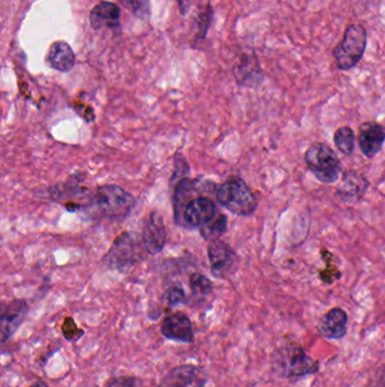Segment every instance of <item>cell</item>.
Listing matches in <instances>:
<instances>
[{
  "label": "cell",
  "instance_id": "1",
  "mask_svg": "<svg viewBox=\"0 0 385 387\" xmlns=\"http://www.w3.org/2000/svg\"><path fill=\"white\" fill-rule=\"evenodd\" d=\"M145 247L143 237L135 232H125L114 241L103 258L104 264L110 268L125 272L144 259Z\"/></svg>",
  "mask_w": 385,
  "mask_h": 387
},
{
  "label": "cell",
  "instance_id": "2",
  "mask_svg": "<svg viewBox=\"0 0 385 387\" xmlns=\"http://www.w3.org/2000/svg\"><path fill=\"white\" fill-rule=\"evenodd\" d=\"M274 369L287 378L307 376L319 371V363L309 357L299 344L285 343L274 353Z\"/></svg>",
  "mask_w": 385,
  "mask_h": 387
},
{
  "label": "cell",
  "instance_id": "3",
  "mask_svg": "<svg viewBox=\"0 0 385 387\" xmlns=\"http://www.w3.org/2000/svg\"><path fill=\"white\" fill-rule=\"evenodd\" d=\"M216 198L222 206L235 216H251L258 208V201L241 178H231L218 186Z\"/></svg>",
  "mask_w": 385,
  "mask_h": 387
},
{
  "label": "cell",
  "instance_id": "4",
  "mask_svg": "<svg viewBox=\"0 0 385 387\" xmlns=\"http://www.w3.org/2000/svg\"><path fill=\"white\" fill-rule=\"evenodd\" d=\"M367 46V32L359 24L346 28L342 42L334 49L336 65L340 71H349L359 64Z\"/></svg>",
  "mask_w": 385,
  "mask_h": 387
},
{
  "label": "cell",
  "instance_id": "5",
  "mask_svg": "<svg viewBox=\"0 0 385 387\" xmlns=\"http://www.w3.org/2000/svg\"><path fill=\"white\" fill-rule=\"evenodd\" d=\"M305 162L309 171L322 184H334L339 179L342 164L330 146L322 142L309 145L305 152Z\"/></svg>",
  "mask_w": 385,
  "mask_h": 387
},
{
  "label": "cell",
  "instance_id": "6",
  "mask_svg": "<svg viewBox=\"0 0 385 387\" xmlns=\"http://www.w3.org/2000/svg\"><path fill=\"white\" fill-rule=\"evenodd\" d=\"M94 204L101 216L119 220L131 212L136 199L119 186L106 185L94 194Z\"/></svg>",
  "mask_w": 385,
  "mask_h": 387
},
{
  "label": "cell",
  "instance_id": "7",
  "mask_svg": "<svg viewBox=\"0 0 385 387\" xmlns=\"http://www.w3.org/2000/svg\"><path fill=\"white\" fill-rule=\"evenodd\" d=\"M208 383L206 371L199 366H178L168 371L158 387H205Z\"/></svg>",
  "mask_w": 385,
  "mask_h": 387
},
{
  "label": "cell",
  "instance_id": "8",
  "mask_svg": "<svg viewBox=\"0 0 385 387\" xmlns=\"http://www.w3.org/2000/svg\"><path fill=\"white\" fill-rule=\"evenodd\" d=\"M208 256L212 276L225 278L231 276L237 265V257L231 246L217 239L210 241L208 246Z\"/></svg>",
  "mask_w": 385,
  "mask_h": 387
},
{
  "label": "cell",
  "instance_id": "9",
  "mask_svg": "<svg viewBox=\"0 0 385 387\" xmlns=\"http://www.w3.org/2000/svg\"><path fill=\"white\" fill-rule=\"evenodd\" d=\"M217 214V208L212 199L208 197H197L185 204L181 222L192 228H202Z\"/></svg>",
  "mask_w": 385,
  "mask_h": 387
},
{
  "label": "cell",
  "instance_id": "10",
  "mask_svg": "<svg viewBox=\"0 0 385 387\" xmlns=\"http://www.w3.org/2000/svg\"><path fill=\"white\" fill-rule=\"evenodd\" d=\"M160 333L172 341L190 344L195 341V332L191 319L183 313H174L163 319Z\"/></svg>",
  "mask_w": 385,
  "mask_h": 387
},
{
  "label": "cell",
  "instance_id": "11",
  "mask_svg": "<svg viewBox=\"0 0 385 387\" xmlns=\"http://www.w3.org/2000/svg\"><path fill=\"white\" fill-rule=\"evenodd\" d=\"M29 306L24 300H13L9 305L4 307L0 322V340L1 343H6L9 338H13L15 332L25 321L28 315Z\"/></svg>",
  "mask_w": 385,
  "mask_h": 387
},
{
  "label": "cell",
  "instance_id": "12",
  "mask_svg": "<svg viewBox=\"0 0 385 387\" xmlns=\"http://www.w3.org/2000/svg\"><path fill=\"white\" fill-rule=\"evenodd\" d=\"M385 142V126L376 121L363 123L358 131V145L366 158H374Z\"/></svg>",
  "mask_w": 385,
  "mask_h": 387
},
{
  "label": "cell",
  "instance_id": "13",
  "mask_svg": "<svg viewBox=\"0 0 385 387\" xmlns=\"http://www.w3.org/2000/svg\"><path fill=\"white\" fill-rule=\"evenodd\" d=\"M233 71L237 83L245 88H258L265 79L260 61L255 52L242 56Z\"/></svg>",
  "mask_w": 385,
  "mask_h": 387
},
{
  "label": "cell",
  "instance_id": "14",
  "mask_svg": "<svg viewBox=\"0 0 385 387\" xmlns=\"http://www.w3.org/2000/svg\"><path fill=\"white\" fill-rule=\"evenodd\" d=\"M141 237L144 240L147 253L156 255L163 251L166 243V230L163 218L158 212L150 213L145 222Z\"/></svg>",
  "mask_w": 385,
  "mask_h": 387
},
{
  "label": "cell",
  "instance_id": "15",
  "mask_svg": "<svg viewBox=\"0 0 385 387\" xmlns=\"http://www.w3.org/2000/svg\"><path fill=\"white\" fill-rule=\"evenodd\" d=\"M348 316L344 309L336 307L323 315L319 323L321 336L331 340H339L347 334Z\"/></svg>",
  "mask_w": 385,
  "mask_h": 387
},
{
  "label": "cell",
  "instance_id": "16",
  "mask_svg": "<svg viewBox=\"0 0 385 387\" xmlns=\"http://www.w3.org/2000/svg\"><path fill=\"white\" fill-rule=\"evenodd\" d=\"M369 187V183L366 178L358 172L350 170L344 172L342 184L338 189V195L346 202H358L359 199L363 198Z\"/></svg>",
  "mask_w": 385,
  "mask_h": 387
},
{
  "label": "cell",
  "instance_id": "17",
  "mask_svg": "<svg viewBox=\"0 0 385 387\" xmlns=\"http://www.w3.org/2000/svg\"><path fill=\"white\" fill-rule=\"evenodd\" d=\"M120 15L121 11L115 4L102 1L91 11L90 23L94 30L115 29L120 25Z\"/></svg>",
  "mask_w": 385,
  "mask_h": 387
},
{
  "label": "cell",
  "instance_id": "18",
  "mask_svg": "<svg viewBox=\"0 0 385 387\" xmlns=\"http://www.w3.org/2000/svg\"><path fill=\"white\" fill-rule=\"evenodd\" d=\"M46 61L51 69L67 73L75 66L76 57L67 42L57 41L50 46Z\"/></svg>",
  "mask_w": 385,
  "mask_h": 387
},
{
  "label": "cell",
  "instance_id": "19",
  "mask_svg": "<svg viewBox=\"0 0 385 387\" xmlns=\"http://www.w3.org/2000/svg\"><path fill=\"white\" fill-rule=\"evenodd\" d=\"M336 148L344 154L350 156L355 150V134L349 126H342L337 129L334 136Z\"/></svg>",
  "mask_w": 385,
  "mask_h": 387
},
{
  "label": "cell",
  "instance_id": "20",
  "mask_svg": "<svg viewBox=\"0 0 385 387\" xmlns=\"http://www.w3.org/2000/svg\"><path fill=\"white\" fill-rule=\"evenodd\" d=\"M226 230H227V218L224 214L218 213L212 221L200 228V233L205 239L214 241L220 239V237L225 233Z\"/></svg>",
  "mask_w": 385,
  "mask_h": 387
},
{
  "label": "cell",
  "instance_id": "21",
  "mask_svg": "<svg viewBox=\"0 0 385 387\" xmlns=\"http://www.w3.org/2000/svg\"><path fill=\"white\" fill-rule=\"evenodd\" d=\"M321 253H322L323 261L326 262L327 266L324 270L320 271L321 281L327 284H332L342 276L339 268H337L336 257L334 256V253L326 251V249H322Z\"/></svg>",
  "mask_w": 385,
  "mask_h": 387
},
{
  "label": "cell",
  "instance_id": "22",
  "mask_svg": "<svg viewBox=\"0 0 385 387\" xmlns=\"http://www.w3.org/2000/svg\"><path fill=\"white\" fill-rule=\"evenodd\" d=\"M121 5L138 19H148L150 16V3L148 0H120Z\"/></svg>",
  "mask_w": 385,
  "mask_h": 387
},
{
  "label": "cell",
  "instance_id": "23",
  "mask_svg": "<svg viewBox=\"0 0 385 387\" xmlns=\"http://www.w3.org/2000/svg\"><path fill=\"white\" fill-rule=\"evenodd\" d=\"M190 288L197 296H207L212 291V283L208 278L195 273L190 276Z\"/></svg>",
  "mask_w": 385,
  "mask_h": 387
},
{
  "label": "cell",
  "instance_id": "24",
  "mask_svg": "<svg viewBox=\"0 0 385 387\" xmlns=\"http://www.w3.org/2000/svg\"><path fill=\"white\" fill-rule=\"evenodd\" d=\"M61 330H63V338H65L67 341H77L78 338H81L84 336V331L78 328L76 323H75V321H73V318H71V317H67V318L63 321Z\"/></svg>",
  "mask_w": 385,
  "mask_h": 387
},
{
  "label": "cell",
  "instance_id": "25",
  "mask_svg": "<svg viewBox=\"0 0 385 387\" xmlns=\"http://www.w3.org/2000/svg\"><path fill=\"white\" fill-rule=\"evenodd\" d=\"M165 299L166 301H168V305H179V303H182L185 301V291H183L182 288H179V286H173V288H171V289H168V291H166Z\"/></svg>",
  "mask_w": 385,
  "mask_h": 387
},
{
  "label": "cell",
  "instance_id": "26",
  "mask_svg": "<svg viewBox=\"0 0 385 387\" xmlns=\"http://www.w3.org/2000/svg\"><path fill=\"white\" fill-rule=\"evenodd\" d=\"M106 387H138V381L130 376L113 377L106 383Z\"/></svg>",
  "mask_w": 385,
  "mask_h": 387
},
{
  "label": "cell",
  "instance_id": "27",
  "mask_svg": "<svg viewBox=\"0 0 385 387\" xmlns=\"http://www.w3.org/2000/svg\"><path fill=\"white\" fill-rule=\"evenodd\" d=\"M366 387H385V363L375 371L374 375L369 378Z\"/></svg>",
  "mask_w": 385,
  "mask_h": 387
},
{
  "label": "cell",
  "instance_id": "28",
  "mask_svg": "<svg viewBox=\"0 0 385 387\" xmlns=\"http://www.w3.org/2000/svg\"><path fill=\"white\" fill-rule=\"evenodd\" d=\"M29 387H50L48 385V383L44 382L43 379H38L36 382L33 383L32 385H30Z\"/></svg>",
  "mask_w": 385,
  "mask_h": 387
}]
</instances>
